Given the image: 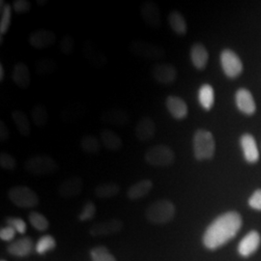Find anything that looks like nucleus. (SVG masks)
Segmentation results:
<instances>
[{"instance_id": "obj_1", "label": "nucleus", "mask_w": 261, "mask_h": 261, "mask_svg": "<svg viewBox=\"0 0 261 261\" xmlns=\"http://www.w3.org/2000/svg\"><path fill=\"white\" fill-rule=\"evenodd\" d=\"M242 226V218L237 212H226L216 218L207 227L203 244L209 250H216L233 239Z\"/></svg>"}, {"instance_id": "obj_2", "label": "nucleus", "mask_w": 261, "mask_h": 261, "mask_svg": "<svg viewBox=\"0 0 261 261\" xmlns=\"http://www.w3.org/2000/svg\"><path fill=\"white\" fill-rule=\"evenodd\" d=\"M174 216L175 206L168 199H160L151 203L145 211L146 219L154 224H168Z\"/></svg>"}, {"instance_id": "obj_3", "label": "nucleus", "mask_w": 261, "mask_h": 261, "mask_svg": "<svg viewBox=\"0 0 261 261\" xmlns=\"http://www.w3.org/2000/svg\"><path fill=\"white\" fill-rule=\"evenodd\" d=\"M194 155L197 161L211 160L214 157L216 143L213 135L209 130H196L193 139Z\"/></svg>"}, {"instance_id": "obj_4", "label": "nucleus", "mask_w": 261, "mask_h": 261, "mask_svg": "<svg viewBox=\"0 0 261 261\" xmlns=\"http://www.w3.org/2000/svg\"><path fill=\"white\" fill-rule=\"evenodd\" d=\"M24 169L28 173L36 176L54 174L59 167L56 160L48 155H36L24 162Z\"/></svg>"}, {"instance_id": "obj_5", "label": "nucleus", "mask_w": 261, "mask_h": 261, "mask_svg": "<svg viewBox=\"0 0 261 261\" xmlns=\"http://www.w3.org/2000/svg\"><path fill=\"white\" fill-rule=\"evenodd\" d=\"M145 162L156 168H166L171 166L175 161L173 150L165 144H158L145 152Z\"/></svg>"}, {"instance_id": "obj_6", "label": "nucleus", "mask_w": 261, "mask_h": 261, "mask_svg": "<svg viewBox=\"0 0 261 261\" xmlns=\"http://www.w3.org/2000/svg\"><path fill=\"white\" fill-rule=\"evenodd\" d=\"M8 197L15 205L23 209L33 208L39 203L37 194L32 189L25 186H17L10 189Z\"/></svg>"}, {"instance_id": "obj_7", "label": "nucleus", "mask_w": 261, "mask_h": 261, "mask_svg": "<svg viewBox=\"0 0 261 261\" xmlns=\"http://www.w3.org/2000/svg\"><path fill=\"white\" fill-rule=\"evenodd\" d=\"M130 54L145 59L157 60L163 58L166 53L161 46L144 40H134L129 46Z\"/></svg>"}, {"instance_id": "obj_8", "label": "nucleus", "mask_w": 261, "mask_h": 261, "mask_svg": "<svg viewBox=\"0 0 261 261\" xmlns=\"http://www.w3.org/2000/svg\"><path fill=\"white\" fill-rule=\"evenodd\" d=\"M221 65L225 75L230 79H235L242 73V61L231 49H224L222 51Z\"/></svg>"}, {"instance_id": "obj_9", "label": "nucleus", "mask_w": 261, "mask_h": 261, "mask_svg": "<svg viewBox=\"0 0 261 261\" xmlns=\"http://www.w3.org/2000/svg\"><path fill=\"white\" fill-rule=\"evenodd\" d=\"M152 76L159 84L169 85L172 84L177 77L176 68L169 63H157L152 67Z\"/></svg>"}, {"instance_id": "obj_10", "label": "nucleus", "mask_w": 261, "mask_h": 261, "mask_svg": "<svg viewBox=\"0 0 261 261\" xmlns=\"http://www.w3.org/2000/svg\"><path fill=\"white\" fill-rule=\"evenodd\" d=\"M123 223L118 219H110L92 224L89 228V233L93 237L108 236L121 231Z\"/></svg>"}, {"instance_id": "obj_11", "label": "nucleus", "mask_w": 261, "mask_h": 261, "mask_svg": "<svg viewBox=\"0 0 261 261\" xmlns=\"http://www.w3.org/2000/svg\"><path fill=\"white\" fill-rule=\"evenodd\" d=\"M28 43L30 44L31 47L38 49L47 48L56 44V33L47 29H39L29 35Z\"/></svg>"}, {"instance_id": "obj_12", "label": "nucleus", "mask_w": 261, "mask_h": 261, "mask_svg": "<svg viewBox=\"0 0 261 261\" xmlns=\"http://www.w3.org/2000/svg\"><path fill=\"white\" fill-rule=\"evenodd\" d=\"M140 14L144 22L150 28L157 29L162 25L161 12L155 2L145 1L140 7Z\"/></svg>"}, {"instance_id": "obj_13", "label": "nucleus", "mask_w": 261, "mask_h": 261, "mask_svg": "<svg viewBox=\"0 0 261 261\" xmlns=\"http://www.w3.org/2000/svg\"><path fill=\"white\" fill-rule=\"evenodd\" d=\"M84 55L86 57L87 61L90 63V65L94 68L101 69L108 63L107 56H105L103 51L96 45H94L91 41H86L84 43Z\"/></svg>"}, {"instance_id": "obj_14", "label": "nucleus", "mask_w": 261, "mask_h": 261, "mask_svg": "<svg viewBox=\"0 0 261 261\" xmlns=\"http://www.w3.org/2000/svg\"><path fill=\"white\" fill-rule=\"evenodd\" d=\"M84 182L80 176H73L64 180L58 187V195L62 198H73L83 192Z\"/></svg>"}, {"instance_id": "obj_15", "label": "nucleus", "mask_w": 261, "mask_h": 261, "mask_svg": "<svg viewBox=\"0 0 261 261\" xmlns=\"http://www.w3.org/2000/svg\"><path fill=\"white\" fill-rule=\"evenodd\" d=\"M101 120L105 124L125 127L130 122V114L121 109H110L102 113Z\"/></svg>"}, {"instance_id": "obj_16", "label": "nucleus", "mask_w": 261, "mask_h": 261, "mask_svg": "<svg viewBox=\"0 0 261 261\" xmlns=\"http://www.w3.org/2000/svg\"><path fill=\"white\" fill-rule=\"evenodd\" d=\"M235 102L237 108L245 114L252 115L256 110V106L252 93L246 89L240 88L235 94Z\"/></svg>"}, {"instance_id": "obj_17", "label": "nucleus", "mask_w": 261, "mask_h": 261, "mask_svg": "<svg viewBox=\"0 0 261 261\" xmlns=\"http://www.w3.org/2000/svg\"><path fill=\"white\" fill-rule=\"evenodd\" d=\"M241 147L244 158L248 163H256L259 159V152L256 145V141L250 134H244L241 137Z\"/></svg>"}, {"instance_id": "obj_18", "label": "nucleus", "mask_w": 261, "mask_h": 261, "mask_svg": "<svg viewBox=\"0 0 261 261\" xmlns=\"http://www.w3.org/2000/svg\"><path fill=\"white\" fill-rule=\"evenodd\" d=\"M260 235L257 231L252 230L247 234L239 244L238 252L242 256H250L253 252H256L260 245Z\"/></svg>"}, {"instance_id": "obj_19", "label": "nucleus", "mask_w": 261, "mask_h": 261, "mask_svg": "<svg viewBox=\"0 0 261 261\" xmlns=\"http://www.w3.org/2000/svg\"><path fill=\"white\" fill-rule=\"evenodd\" d=\"M166 106L170 115L173 118L177 120H182L186 118L188 115V106L186 102L180 97L173 95L168 96L166 100Z\"/></svg>"}, {"instance_id": "obj_20", "label": "nucleus", "mask_w": 261, "mask_h": 261, "mask_svg": "<svg viewBox=\"0 0 261 261\" xmlns=\"http://www.w3.org/2000/svg\"><path fill=\"white\" fill-rule=\"evenodd\" d=\"M156 133V125L150 117H143L140 121L138 122L136 129H135V135L137 139L145 142L148 140H152Z\"/></svg>"}, {"instance_id": "obj_21", "label": "nucleus", "mask_w": 261, "mask_h": 261, "mask_svg": "<svg viewBox=\"0 0 261 261\" xmlns=\"http://www.w3.org/2000/svg\"><path fill=\"white\" fill-rule=\"evenodd\" d=\"M34 250V243L29 237H23L11 243L7 247V251L15 256H28Z\"/></svg>"}, {"instance_id": "obj_22", "label": "nucleus", "mask_w": 261, "mask_h": 261, "mask_svg": "<svg viewBox=\"0 0 261 261\" xmlns=\"http://www.w3.org/2000/svg\"><path fill=\"white\" fill-rule=\"evenodd\" d=\"M12 80L14 84L19 88L27 89L29 87L31 76H30V71L28 66L22 62H19L14 66L13 72H12Z\"/></svg>"}, {"instance_id": "obj_23", "label": "nucleus", "mask_w": 261, "mask_h": 261, "mask_svg": "<svg viewBox=\"0 0 261 261\" xmlns=\"http://www.w3.org/2000/svg\"><path fill=\"white\" fill-rule=\"evenodd\" d=\"M190 57L197 70H204L208 63L209 54L208 50L201 43H196L191 47Z\"/></svg>"}, {"instance_id": "obj_24", "label": "nucleus", "mask_w": 261, "mask_h": 261, "mask_svg": "<svg viewBox=\"0 0 261 261\" xmlns=\"http://www.w3.org/2000/svg\"><path fill=\"white\" fill-rule=\"evenodd\" d=\"M86 107L84 103H75L66 106L61 112V119L64 123H74L82 119L86 113Z\"/></svg>"}, {"instance_id": "obj_25", "label": "nucleus", "mask_w": 261, "mask_h": 261, "mask_svg": "<svg viewBox=\"0 0 261 261\" xmlns=\"http://www.w3.org/2000/svg\"><path fill=\"white\" fill-rule=\"evenodd\" d=\"M153 189V182L149 179H143L136 182L128 189L127 196L130 200H138L147 196Z\"/></svg>"}, {"instance_id": "obj_26", "label": "nucleus", "mask_w": 261, "mask_h": 261, "mask_svg": "<svg viewBox=\"0 0 261 261\" xmlns=\"http://www.w3.org/2000/svg\"><path fill=\"white\" fill-rule=\"evenodd\" d=\"M101 142L103 146L110 151H119L123 147V140L114 132L105 129L101 133Z\"/></svg>"}, {"instance_id": "obj_27", "label": "nucleus", "mask_w": 261, "mask_h": 261, "mask_svg": "<svg viewBox=\"0 0 261 261\" xmlns=\"http://www.w3.org/2000/svg\"><path fill=\"white\" fill-rule=\"evenodd\" d=\"M197 96L198 102L205 111H210L213 108L215 103L214 88L210 84L201 85Z\"/></svg>"}, {"instance_id": "obj_28", "label": "nucleus", "mask_w": 261, "mask_h": 261, "mask_svg": "<svg viewBox=\"0 0 261 261\" xmlns=\"http://www.w3.org/2000/svg\"><path fill=\"white\" fill-rule=\"evenodd\" d=\"M121 188L115 182H109L103 183L99 186L96 187L94 194L100 199H109L115 196H117L120 192Z\"/></svg>"}, {"instance_id": "obj_29", "label": "nucleus", "mask_w": 261, "mask_h": 261, "mask_svg": "<svg viewBox=\"0 0 261 261\" xmlns=\"http://www.w3.org/2000/svg\"><path fill=\"white\" fill-rule=\"evenodd\" d=\"M168 23L170 25L173 32H175L178 35H185L187 33L186 19L183 17L181 13L178 11H172L168 15Z\"/></svg>"}, {"instance_id": "obj_30", "label": "nucleus", "mask_w": 261, "mask_h": 261, "mask_svg": "<svg viewBox=\"0 0 261 261\" xmlns=\"http://www.w3.org/2000/svg\"><path fill=\"white\" fill-rule=\"evenodd\" d=\"M12 118L15 122L19 134L23 137H28L31 132L30 122L24 112L20 110H15L12 112Z\"/></svg>"}, {"instance_id": "obj_31", "label": "nucleus", "mask_w": 261, "mask_h": 261, "mask_svg": "<svg viewBox=\"0 0 261 261\" xmlns=\"http://www.w3.org/2000/svg\"><path fill=\"white\" fill-rule=\"evenodd\" d=\"M101 142L92 135H84L81 140V148L89 155H98L101 152Z\"/></svg>"}, {"instance_id": "obj_32", "label": "nucleus", "mask_w": 261, "mask_h": 261, "mask_svg": "<svg viewBox=\"0 0 261 261\" xmlns=\"http://www.w3.org/2000/svg\"><path fill=\"white\" fill-rule=\"evenodd\" d=\"M57 68L56 60L49 57H44L39 59L35 64V72L40 76L51 75Z\"/></svg>"}, {"instance_id": "obj_33", "label": "nucleus", "mask_w": 261, "mask_h": 261, "mask_svg": "<svg viewBox=\"0 0 261 261\" xmlns=\"http://www.w3.org/2000/svg\"><path fill=\"white\" fill-rule=\"evenodd\" d=\"M30 114H31L33 123L39 128H43L47 125L48 121V114H47V109L44 105H41V103L35 105L32 108Z\"/></svg>"}, {"instance_id": "obj_34", "label": "nucleus", "mask_w": 261, "mask_h": 261, "mask_svg": "<svg viewBox=\"0 0 261 261\" xmlns=\"http://www.w3.org/2000/svg\"><path fill=\"white\" fill-rule=\"evenodd\" d=\"M0 12H1V19H0V34L3 36L9 29L12 19V7L10 4H7L3 0L0 2Z\"/></svg>"}, {"instance_id": "obj_35", "label": "nucleus", "mask_w": 261, "mask_h": 261, "mask_svg": "<svg viewBox=\"0 0 261 261\" xmlns=\"http://www.w3.org/2000/svg\"><path fill=\"white\" fill-rule=\"evenodd\" d=\"M28 220L30 224L39 231H45L49 226V223L47 218L39 212H31L28 216Z\"/></svg>"}, {"instance_id": "obj_36", "label": "nucleus", "mask_w": 261, "mask_h": 261, "mask_svg": "<svg viewBox=\"0 0 261 261\" xmlns=\"http://www.w3.org/2000/svg\"><path fill=\"white\" fill-rule=\"evenodd\" d=\"M56 242L51 235H45L38 240L35 250L39 254H44L56 248Z\"/></svg>"}, {"instance_id": "obj_37", "label": "nucleus", "mask_w": 261, "mask_h": 261, "mask_svg": "<svg viewBox=\"0 0 261 261\" xmlns=\"http://www.w3.org/2000/svg\"><path fill=\"white\" fill-rule=\"evenodd\" d=\"M92 261H116L106 247H96L90 252Z\"/></svg>"}, {"instance_id": "obj_38", "label": "nucleus", "mask_w": 261, "mask_h": 261, "mask_svg": "<svg viewBox=\"0 0 261 261\" xmlns=\"http://www.w3.org/2000/svg\"><path fill=\"white\" fill-rule=\"evenodd\" d=\"M75 40L70 34H66L59 41V49L63 55L66 56L72 55L75 50Z\"/></svg>"}, {"instance_id": "obj_39", "label": "nucleus", "mask_w": 261, "mask_h": 261, "mask_svg": "<svg viewBox=\"0 0 261 261\" xmlns=\"http://www.w3.org/2000/svg\"><path fill=\"white\" fill-rule=\"evenodd\" d=\"M96 214V206L92 201H87L84 204L83 210L79 214V220L81 222H86L92 220Z\"/></svg>"}, {"instance_id": "obj_40", "label": "nucleus", "mask_w": 261, "mask_h": 261, "mask_svg": "<svg viewBox=\"0 0 261 261\" xmlns=\"http://www.w3.org/2000/svg\"><path fill=\"white\" fill-rule=\"evenodd\" d=\"M0 167L6 170H14L17 167V161L9 153L2 152L0 154Z\"/></svg>"}, {"instance_id": "obj_41", "label": "nucleus", "mask_w": 261, "mask_h": 261, "mask_svg": "<svg viewBox=\"0 0 261 261\" xmlns=\"http://www.w3.org/2000/svg\"><path fill=\"white\" fill-rule=\"evenodd\" d=\"M6 223L9 226L13 227L18 233L24 234L27 231V224L22 219L10 217V218H7Z\"/></svg>"}, {"instance_id": "obj_42", "label": "nucleus", "mask_w": 261, "mask_h": 261, "mask_svg": "<svg viewBox=\"0 0 261 261\" xmlns=\"http://www.w3.org/2000/svg\"><path fill=\"white\" fill-rule=\"evenodd\" d=\"M12 7L17 14H27L31 9V3L28 0H15Z\"/></svg>"}, {"instance_id": "obj_43", "label": "nucleus", "mask_w": 261, "mask_h": 261, "mask_svg": "<svg viewBox=\"0 0 261 261\" xmlns=\"http://www.w3.org/2000/svg\"><path fill=\"white\" fill-rule=\"evenodd\" d=\"M249 205L252 209L261 211V190H256L250 199H249Z\"/></svg>"}, {"instance_id": "obj_44", "label": "nucleus", "mask_w": 261, "mask_h": 261, "mask_svg": "<svg viewBox=\"0 0 261 261\" xmlns=\"http://www.w3.org/2000/svg\"><path fill=\"white\" fill-rule=\"evenodd\" d=\"M16 232L17 231L13 227L7 225L6 227L1 228V230H0V238L3 241H12L15 238Z\"/></svg>"}, {"instance_id": "obj_45", "label": "nucleus", "mask_w": 261, "mask_h": 261, "mask_svg": "<svg viewBox=\"0 0 261 261\" xmlns=\"http://www.w3.org/2000/svg\"><path fill=\"white\" fill-rule=\"evenodd\" d=\"M9 138V129L4 121H0V140L5 141Z\"/></svg>"}, {"instance_id": "obj_46", "label": "nucleus", "mask_w": 261, "mask_h": 261, "mask_svg": "<svg viewBox=\"0 0 261 261\" xmlns=\"http://www.w3.org/2000/svg\"><path fill=\"white\" fill-rule=\"evenodd\" d=\"M5 77V70L2 64H0V82H3Z\"/></svg>"}, {"instance_id": "obj_47", "label": "nucleus", "mask_w": 261, "mask_h": 261, "mask_svg": "<svg viewBox=\"0 0 261 261\" xmlns=\"http://www.w3.org/2000/svg\"><path fill=\"white\" fill-rule=\"evenodd\" d=\"M37 5L39 6H45L47 3V0H37Z\"/></svg>"}, {"instance_id": "obj_48", "label": "nucleus", "mask_w": 261, "mask_h": 261, "mask_svg": "<svg viewBox=\"0 0 261 261\" xmlns=\"http://www.w3.org/2000/svg\"><path fill=\"white\" fill-rule=\"evenodd\" d=\"M2 261H3V260H2Z\"/></svg>"}]
</instances>
